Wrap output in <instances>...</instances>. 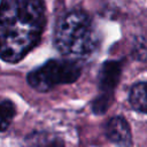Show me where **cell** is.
I'll use <instances>...</instances> for the list:
<instances>
[{
    "label": "cell",
    "mask_w": 147,
    "mask_h": 147,
    "mask_svg": "<svg viewBox=\"0 0 147 147\" xmlns=\"http://www.w3.org/2000/svg\"><path fill=\"white\" fill-rule=\"evenodd\" d=\"M45 24L42 0H1L0 59L21 61L39 42Z\"/></svg>",
    "instance_id": "6da1fadb"
},
{
    "label": "cell",
    "mask_w": 147,
    "mask_h": 147,
    "mask_svg": "<svg viewBox=\"0 0 147 147\" xmlns=\"http://www.w3.org/2000/svg\"><path fill=\"white\" fill-rule=\"evenodd\" d=\"M54 46L67 56H90L98 47V37L88 14L75 9L63 15L55 25Z\"/></svg>",
    "instance_id": "7a4b0ae2"
},
{
    "label": "cell",
    "mask_w": 147,
    "mask_h": 147,
    "mask_svg": "<svg viewBox=\"0 0 147 147\" xmlns=\"http://www.w3.org/2000/svg\"><path fill=\"white\" fill-rule=\"evenodd\" d=\"M80 72L82 68L77 61L71 59H53L29 72L26 80L32 88L39 92H48L56 85L76 82Z\"/></svg>",
    "instance_id": "3957f363"
},
{
    "label": "cell",
    "mask_w": 147,
    "mask_h": 147,
    "mask_svg": "<svg viewBox=\"0 0 147 147\" xmlns=\"http://www.w3.org/2000/svg\"><path fill=\"white\" fill-rule=\"evenodd\" d=\"M122 72L121 61H106L99 72V88L101 94L113 96V92L117 86Z\"/></svg>",
    "instance_id": "277c9868"
},
{
    "label": "cell",
    "mask_w": 147,
    "mask_h": 147,
    "mask_svg": "<svg viewBox=\"0 0 147 147\" xmlns=\"http://www.w3.org/2000/svg\"><path fill=\"white\" fill-rule=\"evenodd\" d=\"M106 136L107 138L118 145V146H131L132 145V136L130 125L126 119L122 116H115L110 118L106 124Z\"/></svg>",
    "instance_id": "5b68a950"
},
{
    "label": "cell",
    "mask_w": 147,
    "mask_h": 147,
    "mask_svg": "<svg viewBox=\"0 0 147 147\" xmlns=\"http://www.w3.org/2000/svg\"><path fill=\"white\" fill-rule=\"evenodd\" d=\"M129 101L136 110L147 114V82H140L132 86Z\"/></svg>",
    "instance_id": "8992f818"
},
{
    "label": "cell",
    "mask_w": 147,
    "mask_h": 147,
    "mask_svg": "<svg viewBox=\"0 0 147 147\" xmlns=\"http://www.w3.org/2000/svg\"><path fill=\"white\" fill-rule=\"evenodd\" d=\"M15 114L16 108L10 100H5L0 103V131H5L10 125Z\"/></svg>",
    "instance_id": "52a82bcc"
},
{
    "label": "cell",
    "mask_w": 147,
    "mask_h": 147,
    "mask_svg": "<svg viewBox=\"0 0 147 147\" xmlns=\"http://www.w3.org/2000/svg\"><path fill=\"white\" fill-rule=\"evenodd\" d=\"M136 56H138L139 60H146L147 59V42L142 39L140 44L136 45Z\"/></svg>",
    "instance_id": "ba28073f"
}]
</instances>
